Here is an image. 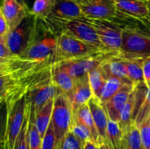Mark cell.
Wrapping results in <instances>:
<instances>
[{
    "instance_id": "bcb514c9",
    "label": "cell",
    "mask_w": 150,
    "mask_h": 149,
    "mask_svg": "<svg viewBox=\"0 0 150 149\" xmlns=\"http://www.w3.org/2000/svg\"><path fill=\"white\" fill-rule=\"evenodd\" d=\"M0 1H1V2L2 3V2H3V0H0Z\"/></svg>"
},
{
    "instance_id": "4fadbf2b",
    "label": "cell",
    "mask_w": 150,
    "mask_h": 149,
    "mask_svg": "<svg viewBox=\"0 0 150 149\" xmlns=\"http://www.w3.org/2000/svg\"><path fill=\"white\" fill-rule=\"evenodd\" d=\"M1 9L10 32L16 29L30 13V10L18 0H3Z\"/></svg>"
},
{
    "instance_id": "277c9868",
    "label": "cell",
    "mask_w": 150,
    "mask_h": 149,
    "mask_svg": "<svg viewBox=\"0 0 150 149\" xmlns=\"http://www.w3.org/2000/svg\"><path fill=\"white\" fill-rule=\"evenodd\" d=\"M100 51L103 50L84 43L68 34L62 32L57 37V47L53 58V62L80 58Z\"/></svg>"
},
{
    "instance_id": "30bf717a",
    "label": "cell",
    "mask_w": 150,
    "mask_h": 149,
    "mask_svg": "<svg viewBox=\"0 0 150 149\" xmlns=\"http://www.w3.org/2000/svg\"><path fill=\"white\" fill-rule=\"evenodd\" d=\"M63 32L98 49L103 51L107 50L101 42L95 29L88 23L85 18L67 23L64 26Z\"/></svg>"
},
{
    "instance_id": "60d3db41",
    "label": "cell",
    "mask_w": 150,
    "mask_h": 149,
    "mask_svg": "<svg viewBox=\"0 0 150 149\" xmlns=\"http://www.w3.org/2000/svg\"><path fill=\"white\" fill-rule=\"evenodd\" d=\"M23 3L25 4V5H26V7L29 9V4L32 3V0H23ZM29 10H30V9H29Z\"/></svg>"
},
{
    "instance_id": "f1b7e54d",
    "label": "cell",
    "mask_w": 150,
    "mask_h": 149,
    "mask_svg": "<svg viewBox=\"0 0 150 149\" xmlns=\"http://www.w3.org/2000/svg\"><path fill=\"white\" fill-rule=\"evenodd\" d=\"M150 117V89H148L136 112L134 123L139 127L145 120Z\"/></svg>"
},
{
    "instance_id": "7a4b0ae2",
    "label": "cell",
    "mask_w": 150,
    "mask_h": 149,
    "mask_svg": "<svg viewBox=\"0 0 150 149\" xmlns=\"http://www.w3.org/2000/svg\"><path fill=\"white\" fill-rule=\"evenodd\" d=\"M73 123L71 103L65 93L59 91L54 98L51 124L56 137L57 149H59L64 138L70 131Z\"/></svg>"
},
{
    "instance_id": "8fae6325",
    "label": "cell",
    "mask_w": 150,
    "mask_h": 149,
    "mask_svg": "<svg viewBox=\"0 0 150 149\" xmlns=\"http://www.w3.org/2000/svg\"><path fill=\"white\" fill-rule=\"evenodd\" d=\"M59 91L53 83L51 77L31 89L26 94V99L30 105V115L35 116L42 107L55 98Z\"/></svg>"
},
{
    "instance_id": "8992f818",
    "label": "cell",
    "mask_w": 150,
    "mask_h": 149,
    "mask_svg": "<svg viewBox=\"0 0 150 149\" xmlns=\"http://www.w3.org/2000/svg\"><path fill=\"white\" fill-rule=\"evenodd\" d=\"M118 53L108 50L100 51L86 56L57 62L64 67L74 80H76L88 74L92 70L100 66L107 58L117 55Z\"/></svg>"
},
{
    "instance_id": "6da1fadb",
    "label": "cell",
    "mask_w": 150,
    "mask_h": 149,
    "mask_svg": "<svg viewBox=\"0 0 150 149\" xmlns=\"http://www.w3.org/2000/svg\"><path fill=\"white\" fill-rule=\"evenodd\" d=\"M57 40V37L48 30L42 19L35 18L32 42L21 57L33 61L53 60Z\"/></svg>"
},
{
    "instance_id": "1f68e13d",
    "label": "cell",
    "mask_w": 150,
    "mask_h": 149,
    "mask_svg": "<svg viewBox=\"0 0 150 149\" xmlns=\"http://www.w3.org/2000/svg\"><path fill=\"white\" fill-rule=\"evenodd\" d=\"M85 143L81 141L71 131L64 138L59 149H83Z\"/></svg>"
},
{
    "instance_id": "e575fe53",
    "label": "cell",
    "mask_w": 150,
    "mask_h": 149,
    "mask_svg": "<svg viewBox=\"0 0 150 149\" xmlns=\"http://www.w3.org/2000/svg\"><path fill=\"white\" fill-rule=\"evenodd\" d=\"M42 149H57L56 137L52 125L50 124L49 127L42 140Z\"/></svg>"
},
{
    "instance_id": "603a6c76",
    "label": "cell",
    "mask_w": 150,
    "mask_h": 149,
    "mask_svg": "<svg viewBox=\"0 0 150 149\" xmlns=\"http://www.w3.org/2000/svg\"><path fill=\"white\" fill-rule=\"evenodd\" d=\"M131 83L130 80L118 78V77H109L107 79L105 85L101 90L99 99L101 103L104 104L113 97L126 83Z\"/></svg>"
},
{
    "instance_id": "44dd1931",
    "label": "cell",
    "mask_w": 150,
    "mask_h": 149,
    "mask_svg": "<svg viewBox=\"0 0 150 149\" xmlns=\"http://www.w3.org/2000/svg\"><path fill=\"white\" fill-rule=\"evenodd\" d=\"M54 99L50 100L46 105L42 107L36 113L35 117V126L41 138H43L49 127L52 116L53 108H54ZM32 116V115H31Z\"/></svg>"
},
{
    "instance_id": "b9f144b4",
    "label": "cell",
    "mask_w": 150,
    "mask_h": 149,
    "mask_svg": "<svg viewBox=\"0 0 150 149\" xmlns=\"http://www.w3.org/2000/svg\"><path fill=\"white\" fill-rule=\"evenodd\" d=\"M0 149H4V141L1 142V143H0Z\"/></svg>"
},
{
    "instance_id": "83f0119b",
    "label": "cell",
    "mask_w": 150,
    "mask_h": 149,
    "mask_svg": "<svg viewBox=\"0 0 150 149\" xmlns=\"http://www.w3.org/2000/svg\"><path fill=\"white\" fill-rule=\"evenodd\" d=\"M27 100V99H26ZM29 117H30V105L27 100L26 116H25L23 124L20 131L18 137L16 140L14 149H29V140H28V129H29Z\"/></svg>"
},
{
    "instance_id": "f546056e",
    "label": "cell",
    "mask_w": 150,
    "mask_h": 149,
    "mask_svg": "<svg viewBox=\"0 0 150 149\" xmlns=\"http://www.w3.org/2000/svg\"><path fill=\"white\" fill-rule=\"evenodd\" d=\"M28 140L29 149H42V140L35 123V117H29L28 129Z\"/></svg>"
},
{
    "instance_id": "ffe728a7",
    "label": "cell",
    "mask_w": 150,
    "mask_h": 149,
    "mask_svg": "<svg viewBox=\"0 0 150 149\" xmlns=\"http://www.w3.org/2000/svg\"><path fill=\"white\" fill-rule=\"evenodd\" d=\"M122 58L125 62L128 79L133 86L138 87L145 85L143 74V61L144 58Z\"/></svg>"
},
{
    "instance_id": "ee69618b",
    "label": "cell",
    "mask_w": 150,
    "mask_h": 149,
    "mask_svg": "<svg viewBox=\"0 0 150 149\" xmlns=\"http://www.w3.org/2000/svg\"><path fill=\"white\" fill-rule=\"evenodd\" d=\"M148 1H149V11H150V0H148Z\"/></svg>"
},
{
    "instance_id": "d4e9b609",
    "label": "cell",
    "mask_w": 150,
    "mask_h": 149,
    "mask_svg": "<svg viewBox=\"0 0 150 149\" xmlns=\"http://www.w3.org/2000/svg\"><path fill=\"white\" fill-rule=\"evenodd\" d=\"M123 133L118 122L108 118L106 131V142L111 149H121Z\"/></svg>"
},
{
    "instance_id": "9c48e42d",
    "label": "cell",
    "mask_w": 150,
    "mask_h": 149,
    "mask_svg": "<svg viewBox=\"0 0 150 149\" xmlns=\"http://www.w3.org/2000/svg\"><path fill=\"white\" fill-rule=\"evenodd\" d=\"M80 7L83 15L92 20H108L117 15L114 0H74Z\"/></svg>"
},
{
    "instance_id": "ac0fdd59",
    "label": "cell",
    "mask_w": 150,
    "mask_h": 149,
    "mask_svg": "<svg viewBox=\"0 0 150 149\" xmlns=\"http://www.w3.org/2000/svg\"><path fill=\"white\" fill-rule=\"evenodd\" d=\"M101 67L108 78L118 77L129 80L125 62L122 58L118 56V54L107 58L101 64Z\"/></svg>"
},
{
    "instance_id": "5bb4252c",
    "label": "cell",
    "mask_w": 150,
    "mask_h": 149,
    "mask_svg": "<svg viewBox=\"0 0 150 149\" xmlns=\"http://www.w3.org/2000/svg\"><path fill=\"white\" fill-rule=\"evenodd\" d=\"M135 88L136 86H133L132 83H126L111 99L103 104L106 110L108 118L118 122L122 110L127 102Z\"/></svg>"
},
{
    "instance_id": "7dc6e473",
    "label": "cell",
    "mask_w": 150,
    "mask_h": 149,
    "mask_svg": "<svg viewBox=\"0 0 150 149\" xmlns=\"http://www.w3.org/2000/svg\"><path fill=\"white\" fill-rule=\"evenodd\" d=\"M149 121H150V117H149Z\"/></svg>"
},
{
    "instance_id": "484cf974",
    "label": "cell",
    "mask_w": 150,
    "mask_h": 149,
    "mask_svg": "<svg viewBox=\"0 0 150 149\" xmlns=\"http://www.w3.org/2000/svg\"><path fill=\"white\" fill-rule=\"evenodd\" d=\"M57 0H35L30 14L35 18L45 19L52 13L57 5Z\"/></svg>"
},
{
    "instance_id": "7402d4cb",
    "label": "cell",
    "mask_w": 150,
    "mask_h": 149,
    "mask_svg": "<svg viewBox=\"0 0 150 149\" xmlns=\"http://www.w3.org/2000/svg\"><path fill=\"white\" fill-rule=\"evenodd\" d=\"M74 119L77 120L79 122L82 123L90 129L92 135V141L95 143L100 144V136L97 130L95 121L92 118V112H91L88 104L82 105L78 109V110L73 114Z\"/></svg>"
},
{
    "instance_id": "f35d334b",
    "label": "cell",
    "mask_w": 150,
    "mask_h": 149,
    "mask_svg": "<svg viewBox=\"0 0 150 149\" xmlns=\"http://www.w3.org/2000/svg\"><path fill=\"white\" fill-rule=\"evenodd\" d=\"M83 149H100V146L92 140H87L85 143Z\"/></svg>"
},
{
    "instance_id": "7bdbcfd3",
    "label": "cell",
    "mask_w": 150,
    "mask_h": 149,
    "mask_svg": "<svg viewBox=\"0 0 150 149\" xmlns=\"http://www.w3.org/2000/svg\"><path fill=\"white\" fill-rule=\"evenodd\" d=\"M18 1L20 3H21L22 4H23V5H25V4H24V3H23V0H18ZM25 6H26V5H25Z\"/></svg>"
},
{
    "instance_id": "2e32d148",
    "label": "cell",
    "mask_w": 150,
    "mask_h": 149,
    "mask_svg": "<svg viewBox=\"0 0 150 149\" xmlns=\"http://www.w3.org/2000/svg\"><path fill=\"white\" fill-rule=\"evenodd\" d=\"M92 118L95 121L97 130L100 136V144L106 142V131L108 125V115L106 110L100 99L93 95L87 102ZM99 144V145H100Z\"/></svg>"
},
{
    "instance_id": "f6af8a7d",
    "label": "cell",
    "mask_w": 150,
    "mask_h": 149,
    "mask_svg": "<svg viewBox=\"0 0 150 149\" xmlns=\"http://www.w3.org/2000/svg\"><path fill=\"white\" fill-rule=\"evenodd\" d=\"M1 5H2V3H1V1H0V7H1Z\"/></svg>"
},
{
    "instance_id": "d6a6232c",
    "label": "cell",
    "mask_w": 150,
    "mask_h": 149,
    "mask_svg": "<svg viewBox=\"0 0 150 149\" xmlns=\"http://www.w3.org/2000/svg\"><path fill=\"white\" fill-rule=\"evenodd\" d=\"M141 139L143 149H150V121L149 118L145 120L140 126Z\"/></svg>"
},
{
    "instance_id": "ab89813d",
    "label": "cell",
    "mask_w": 150,
    "mask_h": 149,
    "mask_svg": "<svg viewBox=\"0 0 150 149\" xmlns=\"http://www.w3.org/2000/svg\"><path fill=\"white\" fill-rule=\"evenodd\" d=\"M99 146H100V149H111L109 146H108V145L105 143H100V144L99 145Z\"/></svg>"
},
{
    "instance_id": "cb8c5ba5",
    "label": "cell",
    "mask_w": 150,
    "mask_h": 149,
    "mask_svg": "<svg viewBox=\"0 0 150 149\" xmlns=\"http://www.w3.org/2000/svg\"><path fill=\"white\" fill-rule=\"evenodd\" d=\"M121 149H143L139 127L135 123L123 132Z\"/></svg>"
},
{
    "instance_id": "4dcf8cb0",
    "label": "cell",
    "mask_w": 150,
    "mask_h": 149,
    "mask_svg": "<svg viewBox=\"0 0 150 149\" xmlns=\"http://www.w3.org/2000/svg\"><path fill=\"white\" fill-rule=\"evenodd\" d=\"M70 131H71L76 137H78L83 143H86L87 140L92 141V135L90 129L83 124L74 119V118H73V123L72 124Z\"/></svg>"
},
{
    "instance_id": "7c38bea8",
    "label": "cell",
    "mask_w": 150,
    "mask_h": 149,
    "mask_svg": "<svg viewBox=\"0 0 150 149\" xmlns=\"http://www.w3.org/2000/svg\"><path fill=\"white\" fill-rule=\"evenodd\" d=\"M119 13L133 18L150 21L148 0H114Z\"/></svg>"
},
{
    "instance_id": "8d00e7d4",
    "label": "cell",
    "mask_w": 150,
    "mask_h": 149,
    "mask_svg": "<svg viewBox=\"0 0 150 149\" xmlns=\"http://www.w3.org/2000/svg\"><path fill=\"white\" fill-rule=\"evenodd\" d=\"M16 56L9 49L6 42V37H0V57L3 58H10Z\"/></svg>"
},
{
    "instance_id": "74e56055",
    "label": "cell",
    "mask_w": 150,
    "mask_h": 149,
    "mask_svg": "<svg viewBox=\"0 0 150 149\" xmlns=\"http://www.w3.org/2000/svg\"><path fill=\"white\" fill-rule=\"evenodd\" d=\"M9 32H10V30H9L7 20H6L2 11H1V7H0V37H7Z\"/></svg>"
},
{
    "instance_id": "d590c367",
    "label": "cell",
    "mask_w": 150,
    "mask_h": 149,
    "mask_svg": "<svg viewBox=\"0 0 150 149\" xmlns=\"http://www.w3.org/2000/svg\"><path fill=\"white\" fill-rule=\"evenodd\" d=\"M144 80L146 87L150 89V57L145 58L143 61Z\"/></svg>"
},
{
    "instance_id": "ba28073f",
    "label": "cell",
    "mask_w": 150,
    "mask_h": 149,
    "mask_svg": "<svg viewBox=\"0 0 150 149\" xmlns=\"http://www.w3.org/2000/svg\"><path fill=\"white\" fill-rule=\"evenodd\" d=\"M86 19L95 29L101 42L107 50L115 52L120 51L122 39V28L117 22L114 19L111 20Z\"/></svg>"
},
{
    "instance_id": "5b68a950",
    "label": "cell",
    "mask_w": 150,
    "mask_h": 149,
    "mask_svg": "<svg viewBox=\"0 0 150 149\" xmlns=\"http://www.w3.org/2000/svg\"><path fill=\"white\" fill-rule=\"evenodd\" d=\"M7 119L4 136V149H14L26 116V95L16 101L7 102Z\"/></svg>"
},
{
    "instance_id": "836d02e7",
    "label": "cell",
    "mask_w": 150,
    "mask_h": 149,
    "mask_svg": "<svg viewBox=\"0 0 150 149\" xmlns=\"http://www.w3.org/2000/svg\"><path fill=\"white\" fill-rule=\"evenodd\" d=\"M7 119V106L5 99L0 102V143L4 140Z\"/></svg>"
},
{
    "instance_id": "52a82bcc",
    "label": "cell",
    "mask_w": 150,
    "mask_h": 149,
    "mask_svg": "<svg viewBox=\"0 0 150 149\" xmlns=\"http://www.w3.org/2000/svg\"><path fill=\"white\" fill-rule=\"evenodd\" d=\"M35 23V17L29 13L16 29L9 32L6 42L14 55L21 56L29 46L33 37Z\"/></svg>"
},
{
    "instance_id": "d6986e66",
    "label": "cell",
    "mask_w": 150,
    "mask_h": 149,
    "mask_svg": "<svg viewBox=\"0 0 150 149\" xmlns=\"http://www.w3.org/2000/svg\"><path fill=\"white\" fill-rule=\"evenodd\" d=\"M136 90H137V87L135 88L133 91L132 92L128 100L126 102L125 106L123 107L121 113H120L118 124L122 133L127 131L134 124V117L136 109V105H137Z\"/></svg>"
},
{
    "instance_id": "9a60e30c",
    "label": "cell",
    "mask_w": 150,
    "mask_h": 149,
    "mask_svg": "<svg viewBox=\"0 0 150 149\" xmlns=\"http://www.w3.org/2000/svg\"><path fill=\"white\" fill-rule=\"evenodd\" d=\"M93 96L88 74L75 80V86L73 91L68 96L73 108V114L80 107L89 102Z\"/></svg>"
},
{
    "instance_id": "e0dca14e",
    "label": "cell",
    "mask_w": 150,
    "mask_h": 149,
    "mask_svg": "<svg viewBox=\"0 0 150 149\" xmlns=\"http://www.w3.org/2000/svg\"><path fill=\"white\" fill-rule=\"evenodd\" d=\"M51 77L53 83L60 92L67 96L72 93L75 80L64 67L58 62H53L51 67Z\"/></svg>"
},
{
    "instance_id": "3957f363",
    "label": "cell",
    "mask_w": 150,
    "mask_h": 149,
    "mask_svg": "<svg viewBox=\"0 0 150 149\" xmlns=\"http://www.w3.org/2000/svg\"><path fill=\"white\" fill-rule=\"evenodd\" d=\"M83 13L74 0H57L54 11L47 18L42 19L48 30L58 37L65 25L72 20L83 18Z\"/></svg>"
},
{
    "instance_id": "4316f807",
    "label": "cell",
    "mask_w": 150,
    "mask_h": 149,
    "mask_svg": "<svg viewBox=\"0 0 150 149\" xmlns=\"http://www.w3.org/2000/svg\"><path fill=\"white\" fill-rule=\"evenodd\" d=\"M88 77L93 95L99 99L101 90L108 79L101 65L89 72Z\"/></svg>"
}]
</instances>
